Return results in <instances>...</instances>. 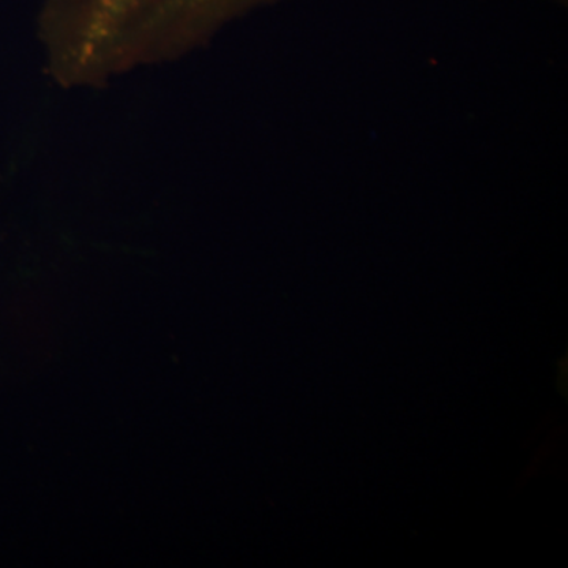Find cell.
<instances>
[{
    "instance_id": "cell-1",
    "label": "cell",
    "mask_w": 568,
    "mask_h": 568,
    "mask_svg": "<svg viewBox=\"0 0 568 568\" xmlns=\"http://www.w3.org/2000/svg\"><path fill=\"white\" fill-rule=\"evenodd\" d=\"M272 0H41L44 69L63 89L104 88L178 61L234 18Z\"/></svg>"
}]
</instances>
